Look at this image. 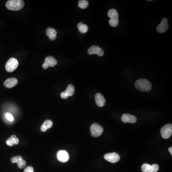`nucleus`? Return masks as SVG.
Instances as JSON below:
<instances>
[{"mask_svg": "<svg viewBox=\"0 0 172 172\" xmlns=\"http://www.w3.org/2000/svg\"><path fill=\"white\" fill-rule=\"evenodd\" d=\"M42 67H43L44 69H46L49 68V66L48 65L46 62H44L43 64V65H42Z\"/></svg>", "mask_w": 172, "mask_h": 172, "instance_id": "obj_30", "label": "nucleus"}, {"mask_svg": "<svg viewBox=\"0 0 172 172\" xmlns=\"http://www.w3.org/2000/svg\"><path fill=\"white\" fill-rule=\"evenodd\" d=\"M88 6V2L86 0H80L79 1V6L80 8L84 9L87 8Z\"/></svg>", "mask_w": 172, "mask_h": 172, "instance_id": "obj_18", "label": "nucleus"}, {"mask_svg": "<svg viewBox=\"0 0 172 172\" xmlns=\"http://www.w3.org/2000/svg\"><path fill=\"white\" fill-rule=\"evenodd\" d=\"M17 84V79L15 77L8 79L4 82V85L7 88H12L15 86Z\"/></svg>", "mask_w": 172, "mask_h": 172, "instance_id": "obj_13", "label": "nucleus"}, {"mask_svg": "<svg viewBox=\"0 0 172 172\" xmlns=\"http://www.w3.org/2000/svg\"><path fill=\"white\" fill-rule=\"evenodd\" d=\"M19 65V62L16 58H11L8 60L6 65V69L7 72H12L17 69Z\"/></svg>", "mask_w": 172, "mask_h": 172, "instance_id": "obj_3", "label": "nucleus"}, {"mask_svg": "<svg viewBox=\"0 0 172 172\" xmlns=\"http://www.w3.org/2000/svg\"><path fill=\"white\" fill-rule=\"evenodd\" d=\"M108 17L112 19H119V14L115 9L110 10L108 13Z\"/></svg>", "mask_w": 172, "mask_h": 172, "instance_id": "obj_16", "label": "nucleus"}, {"mask_svg": "<svg viewBox=\"0 0 172 172\" xmlns=\"http://www.w3.org/2000/svg\"><path fill=\"white\" fill-rule=\"evenodd\" d=\"M6 117L8 121L10 122H12L14 121V117L12 116V114H11L10 113H6L5 114Z\"/></svg>", "mask_w": 172, "mask_h": 172, "instance_id": "obj_25", "label": "nucleus"}, {"mask_svg": "<svg viewBox=\"0 0 172 172\" xmlns=\"http://www.w3.org/2000/svg\"><path fill=\"white\" fill-rule=\"evenodd\" d=\"M53 123L51 120H46L44 122L41 127V130L43 132L46 131L48 129H50L53 126Z\"/></svg>", "mask_w": 172, "mask_h": 172, "instance_id": "obj_15", "label": "nucleus"}, {"mask_svg": "<svg viewBox=\"0 0 172 172\" xmlns=\"http://www.w3.org/2000/svg\"><path fill=\"white\" fill-rule=\"evenodd\" d=\"M45 62L51 67H54L57 65V60L52 56H48L46 57L45 59Z\"/></svg>", "mask_w": 172, "mask_h": 172, "instance_id": "obj_14", "label": "nucleus"}, {"mask_svg": "<svg viewBox=\"0 0 172 172\" xmlns=\"http://www.w3.org/2000/svg\"><path fill=\"white\" fill-rule=\"evenodd\" d=\"M17 164L18 166L19 167V168H20V169L24 168L26 166V161L23 160V159L20 160Z\"/></svg>", "mask_w": 172, "mask_h": 172, "instance_id": "obj_23", "label": "nucleus"}, {"mask_svg": "<svg viewBox=\"0 0 172 172\" xmlns=\"http://www.w3.org/2000/svg\"><path fill=\"white\" fill-rule=\"evenodd\" d=\"M22 157L21 156H14L11 158V162L12 163H17L18 162L20 161V160H22Z\"/></svg>", "mask_w": 172, "mask_h": 172, "instance_id": "obj_22", "label": "nucleus"}, {"mask_svg": "<svg viewBox=\"0 0 172 172\" xmlns=\"http://www.w3.org/2000/svg\"><path fill=\"white\" fill-rule=\"evenodd\" d=\"M109 23L113 27H116L119 24V19H110Z\"/></svg>", "mask_w": 172, "mask_h": 172, "instance_id": "obj_21", "label": "nucleus"}, {"mask_svg": "<svg viewBox=\"0 0 172 172\" xmlns=\"http://www.w3.org/2000/svg\"><path fill=\"white\" fill-rule=\"evenodd\" d=\"M24 172H34V168L32 166H27L24 170Z\"/></svg>", "mask_w": 172, "mask_h": 172, "instance_id": "obj_26", "label": "nucleus"}, {"mask_svg": "<svg viewBox=\"0 0 172 172\" xmlns=\"http://www.w3.org/2000/svg\"><path fill=\"white\" fill-rule=\"evenodd\" d=\"M104 158L105 160L110 163H116L119 161L120 160V156L119 154L116 153H111L105 155Z\"/></svg>", "mask_w": 172, "mask_h": 172, "instance_id": "obj_7", "label": "nucleus"}, {"mask_svg": "<svg viewBox=\"0 0 172 172\" xmlns=\"http://www.w3.org/2000/svg\"><path fill=\"white\" fill-rule=\"evenodd\" d=\"M25 2L22 0H9L6 3V7L11 11H19L23 8Z\"/></svg>", "mask_w": 172, "mask_h": 172, "instance_id": "obj_2", "label": "nucleus"}, {"mask_svg": "<svg viewBox=\"0 0 172 172\" xmlns=\"http://www.w3.org/2000/svg\"><path fill=\"white\" fill-rule=\"evenodd\" d=\"M162 137L165 139H167L171 137L172 134V125L167 124L163 126L161 130Z\"/></svg>", "mask_w": 172, "mask_h": 172, "instance_id": "obj_5", "label": "nucleus"}, {"mask_svg": "<svg viewBox=\"0 0 172 172\" xmlns=\"http://www.w3.org/2000/svg\"><path fill=\"white\" fill-rule=\"evenodd\" d=\"M57 32L55 29L49 27L46 29V35L48 37H49L50 35H57Z\"/></svg>", "mask_w": 172, "mask_h": 172, "instance_id": "obj_20", "label": "nucleus"}, {"mask_svg": "<svg viewBox=\"0 0 172 172\" xmlns=\"http://www.w3.org/2000/svg\"><path fill=\"white\" fill-rule=\"evenodd\" d=\"M95 102L99 107H102L104 106L106 103V100L102 94L98 93L95 95Z\"/></svg>", "mask_w": 172, "mask_h": 172, "instance_id": "obj_12", "label": "nucleus"}, {"mask_svg": "<svg viewBox=\"0 0 172 172\" xmlns=\"http://www.w3.org/2000/svg\"><path fill=\"white\" fill-rule=\"evenodd\" d=\"M10 138L12 140V142L14 143V144L17 145V144H19V139L17 138L16 136L15 135H12L11 136Z\"/></svg>", "mask_w": 172, "mask_h": 172, "instance_id": "obj_24", "label": "nucleus"}, {"mask_svg": "<svg viewBox=\"0 0 172 172\" xmlns=\"http://www.w3.org/2000/svg\"><path fill=\"white\" fill-rule=\"evenodd\" d=\"M65 92L68 94V96H72L75 93V88L74 86L71 84L69 85L67 87L66 90L65 91Z\"/></svg>", "mask_w": 172, "mask_h": 172, "instance_id": "obj_17", "label": "nucleus"}, {"mask_svg": "<svg viewBox=\"0 0 172 172\" xmlns=\"http://www.w3.org/2000/svg\"><path fill=\"white\" fill-rule=\"evenodd\" d=\"M142 171L143 172H157L159 169V166L157 164L150 165L149 164H144L142 166Z\"/></svg>", "mask_w": 172, "mask_h": 172, "instance_id": "obj_6", "label": "nucleus"}, {"mask_svg": "<svg viewBox=\"0 0 172 172\" xmlns=\"http://www.w3.org/2000/svg\"><path fill=\"white\" fill-rule=\"evenodd\" d=\"M88 53L89 55L96 54L100 57L103 56L104 54L103 49L97 46H92L90 47L88 50Z\"/></svg>", "mask_w": 172, "mask_h": 172, "instance_id": "obj_8", "label": "nucleus"}, {"mask_svg": "<svg viewBox=\"0 0 172 172\" xmlns=\"http://www.w3.org/2000/svg\"><path fill=\"white\" fill-rule=\"evenodd\" d=\"M169 28L168 24V20L166 18L162 19L161 23L160 25L157 26V31L159 33H164L166 32Z\"/></svg>", "mask_w": 172, "mask_h": 172, "instance_id": "obj_10", "label": "nucleus"}, {"mask_svg": "<svg viewBox=\"0 0 172 172\" xmlns=\"http://www.w3.org/2000/svg\"><path fill=\"white\" fill-rule=\"evenodd\" d=\"M49 39L52 41H54L57 38V35H50L48 37Z\"/></svg>", "mask_w": 172, "mask_h": 172, "instance_id": "obj_29", "label": "nucleus"}, {"mask_svg": "<svg viewBox=\"0 0 172 172\" xmlns=\"http://www.w3.org/2000/svg\"><path fill=\"white\" fill-rule=\"evenodd\" d=\"M122 121L124 123H135L137 121V118L134 115L128 113L123 114L122 117Z\"/></svg>", "mask_w": 172, "mask_h": 172, "instance_id": "obj_11", "label": "nucleus"}, {"mask_svg": "<svg viewBox=\"0 0 172 172\" xmlns=\"http://www.w3.org/2000/svg\"><path fill=\"white\" fill-rule=\"evenodd\" d=\"M57 159L62 163H66L69 159V155L65 150H61L57 152Z\"/></svg>", "mask_w": 172, "mask_h": 172, "instance_id": "obj_9", "label": "nucleus"}, {"mask_svg": "<svg viewBox=\"0 0 172 172\" xmlns=\"http://www.w3.org/2000/svg\"><path fill=\"white\" fill-rule=\"evenodd\" d=\"M77 28H78L79 31L80 32V33H83V34L87 33L88 30V26L86 25H84L83 23L81 26H78Z\"/></svg>", "mask_w": 172, "mask_h": 172, "instance_id": "obj_19", "label": "nucleus"}, {"mask_svg": "<svg viewBox=\"0 0 172 172\" xmlns=\"http://www.w3.org/2000/svg\"><path fill=\"white\" fill-rule=\"evenodd\" d=\"M104 130L102 127L98 123H94L91 126L90 132L91 135L94 137H98L100 136Z\"/></svg>", "mask_w": 172, "mask_h": 172, "instance_id": "obj_4", "label": "nucleus"}, {"mask_svg": "<svg viewBox=\"0 0 172 172\" xmlns=\"http://www.w3.org/2000/svg\"><path fill=\"white\" fill-rule=\"evenodd\" d=\"M6 142L7 145L10 146H12L14 145V143L12 142V140H11V139L10 138H9L7 140Z\"/></svg>", "mask_w": 172, "mask_h": 172, "instance_id": "obj_27", "label": "nucleus"}, {"mask_svg": "<svg viewBox=\"0 0 172 172\" xmlns=\"http://www.w3.org/2000/svg\"><path fill=\"white\" fill-rule=\"evenodd\" d=\"M136 88L142 92H147L152 88V84L146 79H140L135 83Z\"/></svg>", "mask_w": 172, "mask_h": 172, "instance_id": "obj_1", "label": "nucleus"}, {"mask_svg": "<svg viewBox=\"0 0 172 172\" xmlns=\"http://www.w3.org/2000/svg\"><path fill=\"white\" fill-rule=\"evenodd\" d=\"M60 96H61V98L62 99H68V94L66 93L65 91L64 92H62L61 93V94H60Z\"/></svg>", "mask_w": 172, "mask_h": 172, "instance_id": "obj_28", "label": "nucleus"}, {"mask_svg": "<svg viewBox=\"0 0 172 172\" xmlns=\"http://www.w3.org/2000/svg\"><path fill=\"white\" fill-rule=\"evenodd\" d=\"M169 152L171 155H172V147H170L169 148Z\"/></svg>", "mask_w": 172, "mask_h": 172, "instance_id": "obj_31", "label": "nucleus"}]
</instances>
